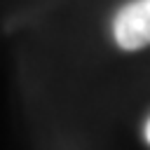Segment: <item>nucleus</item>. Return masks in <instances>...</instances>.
I'll list each match as a JSON object with an SVG mask.
<instances>
[{
  "label": "nucleus",
  "instance_id": "1",
  "mask_svg": "<svg viewBox=\"0 0 150 150\" xmlns=\"http://www.w3.org/2000/svg\"><path fill=\"white\" fill-rule=\"evenodd\" d=\"M112 35L120 49L136 52L150 45V0L127 2L112 19Z\"/></svg>",
  "mask_w": 150,
  "mask_h": 150
},
{
  "label": "nucleus",
  "instance_id": "2",
  "mask_svg": "<svg viewBox=\"0 0 150 150\" xmlns=\"http://www.w3.org/2000/svg\"><path fill=\"white\" fill-rule=\"evenodd\" d=\"M145 141H148V143H150V120H148V122H145Z\"/></svg>",
  "mask_w": 150,
  "mask_h": 150
}]
</instances>
